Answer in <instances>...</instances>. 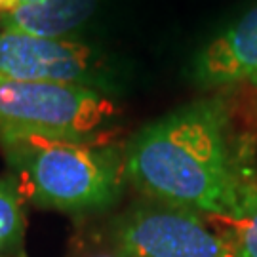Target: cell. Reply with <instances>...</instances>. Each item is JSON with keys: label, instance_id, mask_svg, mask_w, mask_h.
<instances>
[{"label": "cell", "instance_id": "6da1fadb", "mask_svg": "<svg viewBox=\"0 0 257 257\" xmlns=\"http://www.w3.org/2000/svg\"><path fill=\"white\" fill-rule=\"evenodd\" d=\"M126 177L147 200L229 217L246 162L234 153L229 114L217 97L181 105L138 130L124 145Z\"/></svg>", "mask_w": 257, "mask_h": 257}, {"label": "cell", "instance_id": "7a4b0ae2", "mask_svg": "<svg viewBox=\"0 0 257 257\" xmlns=\"http://www.w3.org/2000/svg\"><path fill=\"white\" fill-rule=\"evenodd\" d=\"M0 147L23 198L44 210L99 213L118 204L128 183L124 145L109 139L10 134Z\"/></svg>", "mask_w": 257, "mask_h": 257}, {"label": "cell", "instance_id": "3957f363", "mask_svg": "<svg viewBox=\"0 0 257 257\" xmlns=\"http://www.w3.org/2000/svg\"><path fill=\"white\" fill-rule=\"evenodd\" d=\"M116 118V101L97 90L0 78V138L10 134H42L107 139Z\"/></svg>", "mask_w": 257, "mask_h": 257}, {"label": "cell", "instance_id": "277c9868", "mask_svg": "<svg viewBox=\"0 0 257 257\" xmlns=\"http://www.w3.org/2000/svg\"><path fill=\"white\" fill-rule=\"evenodd\" d=\"M109 246L114 257H238L210 219L155 200L134 204L110 221Z\"/></svg>", "mask_w": 257, "mask_h": 257}, {"label": "cell", "instance_id": "5b68a950", "mask_svg": "<svg viewBox=\"0 0 257 257\" xmlns=\"http://www.w3.org/2000/svg\"><path fill=\"white\" fill-rule=\"evenodd\" d=\"M0 78L71 84L114 95L122 74L109 55L78 38H46L0 29Z\"/></svg>", "mask_w": 257, "mask_h": 257}, {"label": "cell", "instance_id": "8992f818", "mask_svg": "<svg viewBox=\"0 0 257 257\" xmlns=\"http://www.w3.org/2000/svg\"><path fill=\"white\" fill-rule=\"evenodd\" d=\"M191 80L202 90L257 86V6L194 55Z\"/></svg>", "mask_w": 257, "mask_h": 257}, {"label": "cell", "instance_id": "52a82bcc", "mask_svg": "<svg viewBox=\"0 0 257 257\" xmlns=\"http://www.w3.org/2000/svg\"><path fill=\"white\" fill-rule=\"evenodd\" d=\"M101 0H40L21 4L0 16V29L35 37L63 38L84 27Z\"/></svg>", "mask_w": 257, "mask_h": 257}, {"label": "cell", "instance_id": "ba28073f", "mask_svg": "<svg viewBox=\"0 0 257 257\" xmlns=\"http://www.w3.org/2000/svg\"><path fill=\"white\" fill-rule=\"evenodd\" d=\"M217 223L234 244L238 257H257V179L248 166L240 177L234 210Z\"/></svg>", "mask_w": 257, "mask_h": 257}, {"label": "cell", "instance_id": "9c48e42d", "mask_svg": "<svg viewBox=\"0 0 257 257\" xmlns=\"http://www.w3.org/2000/svg\"><path fill=\"white\" fill-rule=\"evenodd\" d=\"M23 194L12 174L0 177V253L19 255L23 253L25 236V208Z\"/></svg>", "mask_w": 257, "mask_h": 257}, {"label": "cell", "instance_id": "30bf717a", "mask_svg": "<svg viewBox=\"0 0 257 257\" xmlns=\"http://www.w3.org/2000/svg\"><path fill=\"white\" fill-rule=\"evenodd\" d=\"M33 2H40V0H0V16L12 12L16 6H21V4H33Z\"/></svg>", "mask_w": 257, "mask_h": 257}, {"label": "cell", "instance_id": "8fae6325", "mask_svg": "<svg viewBox=\"0 0 257 257\" xmlns=\"http://www.w3.org/2000/svg\"><path fill=\"white\" fill-rule=\"evenodd\" d=\"M0 257H25L23 253H19V255H4V253H0Z\"/></svg>", "mask_w": 257, "mask_h": 257}]
</instances>
